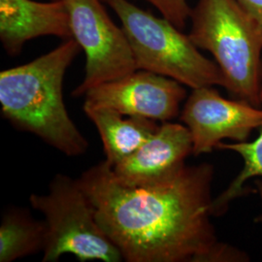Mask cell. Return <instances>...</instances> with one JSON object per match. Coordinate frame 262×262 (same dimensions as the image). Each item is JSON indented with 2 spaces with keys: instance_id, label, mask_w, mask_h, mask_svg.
Listing matches in <instances>:
<instances>
[{
  "instance_id": "cell-1",
  "label": "cell",
  "mask_w": 262,
  "mask_h": 262,
  "mask_svg": "<svg viewBox=\"0 0 262 262\" xmlns=\"http://www.w3.org/2000/svg\"><path fill=\"white\" fill-rule=\"evenodd\" d=\"M214 166L174 169L138 185L120 182L106 161L79 178L98 225L127 262H246L247 253L223 243L211 222Z\"/></svg>"
},
{
  "instance_id": "cell-2",
  "label": "cell",
  "mask_w": 262,
  "mask_h": 262,
  "mask_svg": "<svg viewBox=\"0 0 262 262\" xmlns=\"http://www.w3.org/2000/svg\"><path fill=\"white\" fill-rule=\"evenodd\" d=\"M81 50L69 38L26 64L0 72L3 118L70 158L89 149V142L68 115L62 94L67 69Z\"/></svg>"
},
{
  "instance_id": "cell-3",
  "label": "cell",
  "mask_w": 262,
  "mask_h": 262,
  "mask_svg": "<svg viewBox=\"0 0 262 262\" xmlns=\"http://www.w3.org/2000/svg\"><path fill=\"white\" fill-rule=\"evenodd\" d=\"M189 19L188 36L214 56L228 94L260 107L262 35L252 16L238 0H198Z\"/></svg>"
},
{
  "instance_id": "cell-4",
  "label": "cell",
  "mask_w": 262,
  "mask_h": 262,
  "mask_svg": "<svg viewBox=\"0 0 262 262\" xmlns=\"http://www.w3.org/2000/svg\"><path fill=\"white\" fill-rule=\"evenodd\" d=\"M116 13L128 39L137 69L178 81L193 89L220 85L225 77L219 66L164 17H156L129 0H102Z\"/></svg>"
},
{
  "instance_id": "cell-5",
  "label": "cell",
  "mask_w": 262,
  "mask_h": 262,
  "mask_svg": "<svg viewBox=\"0 0 262 262\" xmlns=\"http://www.w3.org/2000/svg\"><path fill=\"white\" fill-rule=\"evenodd\" d=\"M29 203L45 216L42 261H56L66 253L80 261H123L118 247L98 225L94 205L79 179L57 173L47 193H32Z\"/></svg>"
},
{
  "instance_id": "cell-6",
  "label": "cell",
  "mask_w": 262,
  "mask_h": 262,
  "mask_svg": "<svg viewBox=\"0 0 262 262\" xmlns=\"http://www.w3.org/2000/svg\"><path fill=\"white\" fill-rule=\"evenodd\" d=\"M72 36L85 55L84 80L72 92L84 96L96 85L137 70L128 39L103 6L102 0H63Z\"/></svg>"
},
{
  "instance_id": "cell-7",
  "label": "cell",
  "mask_w": 262,
  "mask_h": 262,
  "mask_svg": "<svg viewBox=\"0 0 262 262\" xmlns=\"http://www.w3.org/2000/svg\"><path fill=\"white\" fill-rule=\"evenodd\" d=\"M190 132L192 155L211 152L225 139L244 142L262 126V109L239 99L224 98L215 86L193 89L180 114Z\"/></svg>"
},
{
  "instance_id": "cell-8",
  "label": "cell",
  "mask_w": 262,
  "mask_h": 262,
  "mask_svg": "<svg viewBox=\"0 0 262 262\" xmlns=\"http://www.w3.org/2000/svg\"><path fill=\"white\" fill-rule=\"evenodd\" d=\"M84 96V103L109 107L124 116L164 122L179 117L187 90L174 79L137 69L94 86Z\"/></svg>"
},
{
  "instance_id": "cell-9",
  "label": "cell",
  "mask_w": 262,
  "mask_h": 262,
  "mask_svg": "<svg viewBox=\"0 0 262 262\" xmlns=\"http://www.w3.org/2000/svg\"><path fill=\"white\" fill-rule=\"evenodd\" d=\"M192 149V138L185 124L161 122L148 140L112 167L113 173L123 184L148 183L186 163Z\"/></svg>"
},
{
  "instance_id": "cell-10",
  "label": "cell",
  "mask_w": 262,
  "mask_h": 262,
  "mask_svg": "<svg viewBox=\"0 0 262 262\" xmlns=\"http://www.w3.org/2000/svg\"><path fill=\"white\" fill-rule=\"evenodd\" d=\"M41 36L73 38L63 0H0V41L9 56H18L27 42Z\"/></svg>"
},
{
  "instance_id": "cell-11",
  "label": "cell",
  "mask_w": 262,
  "mask_h": 262,
  "mask_svg": "<svg viewBox=\"0 0 262 262\" xmlns=\"http://www.w3.org/2000/svg\"><path fill=\"white\" fill-rule=\"evenodd\" d=\"M83 109L99 132L105 160L112 167L132 155L159 127L156 121L136 116L124 119V115L105 106L84 103Z\"/></svg>"
},
{
  "instance_id": "cell-12",
  "label": "cell",
  "mask_w": 262,
  "mask_h": 262,
  "mask_svg": "<svg viewBox=\"0 0 262 262\" xmlns=\"http://www.w3.org/2000/svg\"><path fill=\"white\" fill-rule=\"evenodd\" d=\"M46 241L45 222L35 221L29 212L10 208L0 225V262H12L43 252Z\"/></svg>"
},
{
  "instance_id": "cell-13",
  "label": "cell",
  "mask_w": 262,
  "mask_h": 262,
  "mask_svg": "<svg viewBox=\"0 0 262 262\" xmlns=\"http://www.w3.org/2000/svg\"><path fill=\"white\" fill-rule=\"evenodd\" d=\"M216 150L234 151L244 161L243 168L237 177L224 192L213 199L211 205L212 215L221 216L228 210L230 202L247 194L248 187H245L246 183L252 178L262 177V126L259 128L258 136L252 142H221L216 146Z\"/></svg>"
},
{
  "instance_id": "cell-14",
  "label": "cell",
  "mask_w": 262,
  "mask_h": 262,
  "mask_svg": "<svg viewBox=\"0 0 262 262\" xmlns=\"http://www.w3.org/2000/svg\"><path fill=\"white\" fill-rule=\"evenodd\" d=\"M160 13V15L170 20L180 29L187 27L190 17L191 8L187 0H145Z\"/></svg>"
},
{
  "instance_id": "cell-15",
  "label": "cell",
  "mask_w": 262,
  "mask_h": 262,
  "mask_svg": "<svg viewBox=\"0 0 262 262\" xmlns=\"http://www.w3.org/2000/svg\"><path fill=\"white\" fill-rule=\"evenodd\" d=\"M247 12L252 16L262 35V0H238Z\"/></svg>"
},
{
  "instance_id": "cell-16",
  "label": "cell",
  "mask_w": 262,
  "mask_h": 262,
  "mask_svg": "<svg viewBox=\"0 0 262 262\" xmlns=\"http://www.w3.org/2000/svg\"><path fill=\"white\" fill-rule=\"evenodd\" d=\"M255 191L257 192V194H258V197H259V200H260V206H261V214L255 220L256 222H259V223H261L262 224V181H259V180H257V181H255Z\"/></svg>"
},
{
  "instance_id": "cell-17",
  "label": "cell",
  "mask_w": 262,
  "mask_h": 262,
  "mask_svg": "<svg viewBox=\"0 0 262 262\" xmlns=\"http://www.w3.org/2000/svg\"><path fill=\"white\" fill-rule=\"evenodd\" d=\"M260 101H261V103H262V88H261V92H260Z\"/></svg>"
}]
</instances>
